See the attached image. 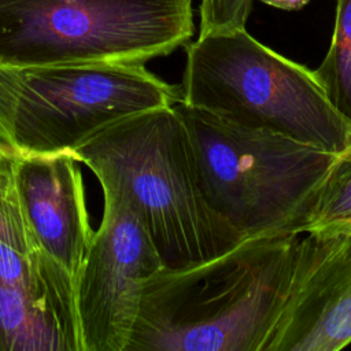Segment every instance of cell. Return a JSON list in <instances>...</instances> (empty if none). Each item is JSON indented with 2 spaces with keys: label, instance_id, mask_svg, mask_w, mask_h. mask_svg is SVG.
<instances>
[{
  "label": "cell",
  "instance_id": "3957f363",
  "mask_svg": "<svg viewBox=\"0 0 351 351\" xmlns=\"http://www.w3.org/2000/svg\"><path fill=\"white\" fill-rule=\"evenodd\" d=\"M202 192L243 239L303 233L336 154L181 101Z\"/></svg>",
  "mask_w": 351,
  "mask_h": 351
},
{
  "label": "cell",
  "instance_id": "7c38bea8",
  "mask_svg": "<svg viewBox=\"0 0 351 351\" xmlns=\"http://www.w3.org/2000/svg\"><path fill=\"white\" fill-rule=\"evenodd\" d=\"M314 74L330 104L351 125V0L336 1L332 41Z\"/></svg>",
  "mask_w": 351,
  "mask_h": 351
},
{
  "label": "cell",
  "instance_id": "7a4b0ae2",
  "mask_svg": "<svg viewBox=\"0 0 351 351\" xmlns=\"http://www.w3.org/2000/svg\"><path fill=\"white\" fill-rule=\"evenodd\" d=\"M71 152L103 192L132 207L165 267L208 261L244 240L207 203L186 126L174 106L121 118Z\"/></svg>",
  "mask_w": 351,
  "mask_h": 351
},
{
  "label": "cell",
  "instance_id": "5bb4252c",
  "mask_svg": "<svg viewBox=\"0 0 351 351\" xmlns=\"http://www.w3.org/2000/svg\"><path fill=\"white\" fill-rule=\"evenodd\" d=\"M271 7L281 8V10H288V11H296L303 8L310 0H261Z\"/></svg>",
  "mask_w": 351,
  "mask_h": 351
},
{
  "label": "cell",
  "instance_id": "277c9868",
  "mask_svg": "<svg viewBox=\"0 0 351 351\" xmlns=\"http://www.w3.org/2000/svg\"><path fill=\"white\" fill-rule=\"evenodd\" d=\"M185 52L181 103L330 154L348 144L351 125L314 70L261 44L245 27L199 36Z\"/></svg>",
  "mask_w": 351,
  "mask_h": 351
},
{
  "label": "cell",
  "instance_id": "9c48e42d",
  "mask_svg": "<svg viewBox=\"0 0 351 351\" xmlns=\"http://www.w3.org/2000/svg\"><path fill=\"white\" fill-rule=\"evenodd\" d=\"M304 234L263 351H337L351 343V230Z\"/></svg>",
  "mask_w": 351,
  "mask_h": 351
},
{
  "label": "cell",
  "instance_id": "9a60e30c",
  "mask_svg": "<svg viewBox=\"0 0 351 351\" xmlns=\"http://www.w3.org/2000/svg\"><path fill=\"white\" fill-rule=\"evenodd\" d=\"M5 147H7V144L4 143V140H3V137H1V134H0V151L4 149Z\"/></svg>",
  "mask_w": 351,
  "mask_h": 351
},
{
  "label": "cell",
  "instance_id": "8992f818",
  "mask_svg": "<svg viewBox=\"0 0 351 351\" xmlns=\"http://www.w3.org/2000/svg\"><path fill=\"white\" fill-rule=\"evenodd\" d=\"M192 0H0V63H141L189 43Z\"/></svg>",
  "mask_w": 351,
  "mask_h": 351
},
{
  "label": "cell",
  "instance_id": "4fadbf2b",
  "mask_svg": "<svg viewBox=\"0 0 351 351\" xmlns=\"http://www.w3.org/2000/svg\"><path fill=\"white\" fill-rule=\"evenodd\" d=\"M252 0H200L199 36L244 29Z\"/></svg>",
  "mask_w": 351,
  "mask_h": 351
},
{
  "label": "cell",
  "instance_id": "8fae6325",
  "mask_svg": "<svg viewBox=\"0 0 351 351\" xmlns=\"http://www.w3.org/2000/svg\"><path fill=\"white\" fill-rule=\"evenodd\" d=\"M351 230V138L336 154L318 189L303 233Z\"/></svg>",
  "mask_w": 351,
  "mask_h": 351
},
{
  "label": "cell",
  "instance_id": "30bf717a",
  "mask_svg": "<svg viewBox=\"0 0 351 351\" xmlns=\"http://www.w3.org/2000/svg\"><path fill=\"white\" fill-rule=\"evenodd\" d=\"M80 165L71 151L15 152L14 159L19 199L33 234L73 282L95 233Z\"/></svg>",
  "mask_w": 351,
  "mask_h": 351
},
{
  "label": "cell",
  "instance_id": "5b68a950",
  "mask_svg": "<svg viewBox=\"0 0 351 351\" xmlns=\"http://www.w3.org/2000/svg\"><path fill=\"white\" fill-rule=\"evenodd\" d=\"M181 100L141 63H0V134L18 154L71 151L97 130Z\"/></svg>",
  "mask_w": 351,
  "mask_h": 351
},
{
  "label": "cell",
  "instance_id": "52a82bcc",
  "mask_svg": "<svg viewBox=\"0 0 351 351\" xmlns=\"http://www.w3.org/2000/svg\"><path fill=\"white\" fill-rule=\"evenodd\" d=\"M0 151V351H81L74 282L40 247Z\"/></svg>",
  "mask_w": 351,
  "mask_h": 351
},
{
  "label": "cell",
  "instance_id": "ba28073f",
  "mask_svg": "<svg viewBox=\"0 0 351 351\" xmlns=\"http://www.w3.org/2000/svg\"><path fill=\"white\" fill-rule=\"evenodd\" d=\"M103 200L74 282L81 351H126L144 284L163 263L132 207L107 192Z\"/></svg>",
  "mask_w": 351,
  "mask_h": 351
},
{
  "label": "cell",
  "instance_id": "6da1fadb",
  "mask_svg": "<svg viewBox=\"0 0 351 351\" xmlns=\"http://www.w3.org/2000/svg\"><path fill=\"white\" fill-rule=\"evenodd\" d=\"M299 233L244 239L144 284L126 351H263L292 278Z\"/></svg>",
  "mask_w": 351,
  "mask_h": 351
}]
</instances>
